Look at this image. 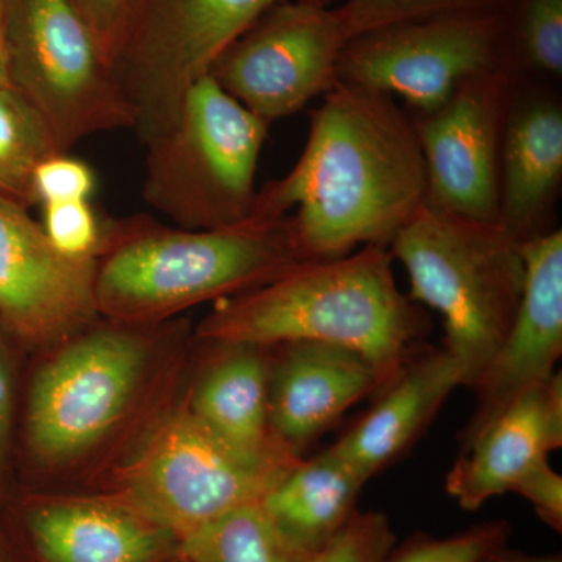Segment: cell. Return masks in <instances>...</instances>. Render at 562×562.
Segmentation results:
<instances>
[{"label":"cell","instance_id":"11","mask_svg":"<svg viewBox=\"0 0 562 562\" xmlns=\"http://www.w3.org/2000/svg\"><path fill=\"white\" fill-rule=\"evenodd\" d=\"M347 44L338 9L283 0L217 58L210 76L262 121L299 113L338 83Z\"/></svg>","mask_w":562,"mask_h":562},{"label":"cell","instance_id":"34","mask_svg":"<svg viewBox=\"0 0 562 562\" xmlns=\"http://www.w3.org/2000/svg\"><path fill=\"white\" fill-rule=\"evenodd\" d=\"M11 83L9 43H7L5 0H0V87Z\"/></svg>","mask_w":562,"mask_h":562},{"label":"cell","instance_id":"10","mask_svg":"<svg viewBox=\"0 0 562 562\" xmlns=\"http://www.w3.org/2000/svg\"><path fill=\"white\" fill-rule=\"evenodd\" d=\"M509 3L361 33L344 46L338 81L401 95L417 113H431L465 80L508 69Z\"/></svg>","mask_w":562,"mask_h":562},{"label":"cell","instance_id":"7","mask_svg":"<svg viewBox=\"0 0 562 562\" xmlns=\"http://www.w3.org/2000/svg\"><path fill=\"white\" fill-rule=\"evenodd\" d=\"M302 460L236 449L191 413L180 390L168 413L98 492L116 495L181 541L225 514L260 503Z\"/></svg>","mask_w":562,"mask_h":562},{"label":"cell","instance_id":"18","mask_svg":"<svg viewBox=\"0 0 562 562\" xmlns=\"http://www.w3.org/2000/svg\"><path fill=\"white\" fill-rule=\"evenodd\" d=\"M422 349L376 392L371 409L330 447L366 482L401 460L452 391L465 386L461 366L449 351Z\"/></svg>","mask_w":562,"mask_h":562},{"label":"cell","instance_id":"23","mask_svg":"<svg viewBox=\"0 0 562 562\" xmlns=\"http://www.w3.org/2000/svg\"><path fill=\"white\" fill-rule=\"evenodd\" d=\"M54 154L57 143L35 105L13 85L0 87V194L35 205L33 176Z\"/></svg>","mask_w":562,"mask_h":562},{"label":"cell","instance_id":"9","mask_svg":"<svg viewBox=\"0 0 562 562\" xmlns=\"http://www.w3.org/2000/svg\"><path fill=\"white\" fill-rule=\"evenodd\" d=\"M11 83L69 154L95 133L133 128L98 36L74 0H5Z\"/></svg>","mask_w":562,"mask_h":562},{"label":"cell","instance_id":"26","mask_svg":"<svg viewBox=\"0 0 562 562\" xmlns=\"http://www.w3.org/2000/svg\"><path fill=\"white\" fill-rule=\"evenodd\" d=\"M512 525L487 520L450 538L436 539L416 535L394 547L386 562H480L498 547L506 546Z\"/></svg>","mask_w":562,"mask_h":562},{"label":"cell","instance_id":"32","mask_svg":"<svg viewBox=\"0 0 562 562\" xmlns=\"http://www.w3.org/2000/svg\"><path fill=\"white\" fill-rule=\"evenodd\" d=\"M101 43L106 60L131 0H74ZM110 63V61H109Z\"/></svg>","mask_w":562,"mask_h":562},{"label":"cell","instance_id":"1","mask_svg":"<svg viewBox=\"0 0 562 562\" xmlns=\"http://www.w3.org/2000/svg\"><path fill=\"white\" fill-rule=\"evenodd\" d=\"M188 317L99 316L29 353L14 431L16 484L98 492L179 397L194 351Z\"/></svg>","mask_w":562,"mask_h":562},{"label":"cell","instance_id":"24","mask_svg":"<svg viewBox=\"0 0 562 562\" xmlns=\"http://www.w3.org/2000/svg\"><path fill=\"white\" fill-rule=\"evenodd\" d=\"M508 69L524 68L560 79L562 0H512L506 36Z\"/></svg>","mask_w":562,"mask_h":562},{"label":"cell","instance_id":"28","mask_svg":"<svg viewBox=\"0 0 562 562\" xmlns=\"http://www.w3.org/2000/svg\"><path fill=\"white\" fill-rule=\"evenodd\" d=\"M29 350L0 322V498L16 484L14 431Z\"/></svg>","mask_w":562,"mask_h":562},{"label":"cell","instance_id":"15","mask_svg":"<svg viewBox=\"0 0 562 562\" xmlns=\"http://www.w3.org/2000/svg\"><path fill=\"white\" fill-rule=\"evenodd\" d=\"M522 301L505 341L471 390L476 405L460 435L461 452L513 403L557 373L562 355V232L520 243Z\"/></svg>","mask_w":562,"mask_h":562},{"label":"cell","instance_id":"3","mask_svg":"<svg viewBox=\"0 0 562 562\" xmlns=\"http://www.w3.org/2000/svg\"><path fill=\"white\" fill-rule=\"evenodd\" d=\"M390 249L364 246L335 260L302 261L194 325L199 341L279 346L312 341L358 351L386 383L422 347L427 319L398 290Z\"/></svg>","mask_w":562,"mask_h":562},{"label":"cell","instance_id":"36","mask_svg":"<svg viewBox=\"0 0 562 562\" xmlns=\"http://www.w3.org/2000/svg\"><path fill=\"white\" fill-rule=\"evenodd\" d=\"M297 2L310 3V5L322 7V9H328L335 0H297Z\"/></svg>","mask_w":562,"mask_h":562},{"label":"cell","instance_id":"12","mask_svg":"<svg viewBox=\"0 0 562 562\" xmlns=\"http://www.w3.org/2000/svg\"><path fill=\"white\" fill-rule=\"evenodd\" d=\"M2 520L20 562H172L180 539L109 492L14 484Z\"/></svg>","mask_w":562,"mask_h":562},{"label":"cell","instance_id":"14","mask_svg":"<svg viewBox=\"0 0 562 562\" xmlns=\"http://www.w3.org/2000/svg\"><path fill=\"white\" fill-rule=\"evenodd\" d=\"M27 210L0 194V322L33 353L99 313L94 262L58 254Z\"/></svg>","mask_w":562,"mask_h":562},{"label":"cell","instance_id":"17","mask_svg":"<svg viewBox=\"0 0 562 562\" xmlns=\"http://www.w3.org/2000/svg\"><path fill=\"white\" fill-rule=\"evenodd\" d=\"M271 360L272 346L195 339L181 395L199 420L236 449L255 457L302 460L272 438Z\"/></svg>","mask_w":562,"mask_h":562},{"label":"cell","instance_id":"27","mask_svg":"<svg viewBox=\"0 0 562 562\" xmlns=\"http://www.w3.org/2000/svg\"><path fill=\"white\" fill-rule=\"evenodd\" d=\"M52 247L80 262H94L101 254L105 224L90 201L58 202L43 205L40 222Z\"/></svg>","mask_w":562,"mask_h":562},{"label":"cell","instance_id":"16","mask_svg":"<svg viewBox=\"0 0 562 562\" xmlns=\"http://www.w3.org/2000/svg\"><path fill=\"white\" fill-rule=\"evenodd\" d=\"M386 384L358 351L297 341L272 346L269 425L272 438L294 457L328 430L355 403Z\"/></svg>","mask_w":562,"mask_h":562},{"label":"cell","instance_id":"6","mask_svg":"<svg viewBox=\"0 0 562 562\" xmlns=\"http://www.w3.org/2000/svg\"><path fill=\"white\" fill-rule=\"evenodd\" d=\"M269 127L210 74L202 77L184 95L171 131L146 144L144 202L188 231L246 221Z\"/></svg>","mask_w":562,"mask_h":562},{"label":"cell","instance_id":"31","mask_svg":"<svg viewBox=\"0 0 562 562\" xmlns=\"http://www.w3.org/2000/svg\"><path fill=\"white\" fill-rule=\"evenodd\" d=\"M513 492L530 503L543 524L553 531H562V476L553 471L549 460L536 464Z\"/></svg>","mask_w":562,"mask_h":562},{"label":"cell","instance_id":"8","mask_svg":"<svg viewBox=\"0 0 562 562\" xmlns=\"http://www.w3.org/2000/svg\"><path fill=\"white\" fill-rule=\"evenodd\" d=\"M283 0H131L110 66L146 146L171 131L184 95L217 58Z\"/></svg>","mask_w":562,"mask_h":562},{"label":"cell","instance_id":"22","mask_svg":"<svg viewBox=\"0 0 562 562\" xmlns=\"http://www.w3.org/2000/svg\"><path fill=\"white\" fill-rule=\"evenodd\" d=\"M310 554L286 538L261 508L243 506L181 539V562H305Z\"/></svg>","mask_w":562,"mask_h":562},{"label":"cell","instance_id":"5","mask_svg":"<svg viewBox=\"0 0 562 562\" xmlns=\"http://www.w3.org/2000/svg\"><path fill=\"white\" fill-rule=\"evenodd\" d=\"M387 249L408 272V297L441 314L442 347L461 366L465 387H472L519 312L525 281L520 241L498 222L424 203Z\"/></svg>","mask_w":562,"mask_h":562},{"label":"cell","instance_id":"19","mask_svg":"<svg viewBox=\"0 0 562 562\" xmlns=\"http://www.w3.org/2000/svg\"><path fill=\"white\" fill-rule=\"evenodd\" d=\"M562 447V376L513 403L462 450L447 473L446 491L465 512L513 492L522 476Z\"/></svg>","mask_w":562,"mask_h":562},{"label":"cell","instance_id":"13","mask_svg":"<svg viewBox=\"0 0 562 562\" xmlns=\"http://www.w3.org/2000/svg\"><path fill=\"white\" fill-rule=\"evenodd\" d=\"M512 83L508 69L473 77L438 110L414 121L427 205L501 224L502 144Z\"/></svg>","mask_w":562,"mask_h":562},{"label":"cell","instance_id":"21","mask_svg":"<svg viewBox=\"0 0 562 562\" xmlns=\"http://www.w3.org/2000/svg\"><path fill=\"white\" fill-rule=\"evenodd\" d=\"M366 483L328 447L310 460L303 458L260 505L295 547L313 554L349 524Z\"/></svg>","mask_w":562,"mask_h":562},{"label":"cell","instance_id":"20","mask_svg":"<svg viewBox=\"0 0 562 562\" xmlns=\"http://www.w3.org/2000/svg\"><path fill=\"white\" fill-rule=\"evenodd\" d=\"M562 180V110L550 99L509 105L501 160V225L517 241L542 235Z\"/></svg>","mask_w":562,"mask_h":562},{"label":"cell","instance_id":"30","mask_svg":"<svg viewBox=\"0 0 562 562\" xmlns=\"http://www.w3.org/2000/svg\"><path fill=\"white\" fill-rule=\"evenodd\" d=\"M98 180L88 162L69 154H54L41 161L33 176V195L41 206L49 203L90 201Z\"/></svg>","mask_w":562,"mask_h":562},{"label":"cell","instance_id":"4","mask_svg":"<svg viewBox=\"0 0 562 562\" xmlns=\"http://www.w3.org/2000/svg\"><path fill=\"white\" fill-rule=\"evenodd\" d=\"M302 261L291 214H250L211 231L135 214L106 221L94 261L95 308L109 319L160 324L265 286Z\"/></svg>","mask_w":562,"mask_h":562},{"label":"cell","instance_id":"37","mask_svg":"<svg viewBox=\"0 0 562 562\" xmlns=\"http://www.w3.org/2000/svg\"><path fill=\"white\" fill-rule=\"evenodd\" d=\"M172 562H181V561H180V558H177V560H176V561H172Z\"/></svg>","mask_w":562,"mask_h":562},{"label":"cell","instance_id":"35","mask_svg":"<svg viewBox=\"0 0 562 562\" xmlns=\"http://www.w3.org/2000/svg\"><path fill=\"white\" fill-rule=\"evenodd\" d=\"M0 562H20L16 553H14L13 546H11L5 527H3L2 498H0Z\"/></svg>","mask_w":562,"mask_h":562},{"label":"cell","instance_id":"29","mask_svg":"<svg viewBox=\"0 0 562 562\" xmlns=\"http://www.w3.org/2000/svg\"><path fill=\"white\" fill-rule=\"evenodd\" d=\"M395 541L386 514L357 512L327 546L305 562H386Z\"/></svg>","mask_w":562,"mask_h":562},{"label":"cell","instance_id":"33","mask_svg":"<svg viewBox=\"0 0 562 562\" xmlns=\"http://www.w3.org/2000/svg\"><path fill=\"white\" fill-rule=\"evenodd\" d=\"M480 562H562L561 554H531L509 549L508 543L484 557Z\"/></svg>","mask_w":562,"mask_h":562},{"label":"cell","instance_id":"2","mask_svg":"<svg viewBox=\"0 0 562 562\" xmlns=\"http://www.w3.org/2000/svg\"><path fill=\"white\" fill-rule=\"evenodd\" d=\"M427 179L414 121L384 92L338 83L314 111L301 158L257 192L250 214H292L305 261L355 247L390 246L425 203Z\"/></svg>","mask_w":562,"mask_h":562},{"label":"cell","instance_id":"25","mask_svg":"<svg viewBox=\"0 0 562 562\" xmlns=\"http://www.w3.org/2000/svg\"><path fill=\"white\" fill-rule=\"evenodd\" d=\"M512 0H347L339 7L347 41L401 22L460 11L503 9Z\"/></svg>","mask_w":562,"mask_h":562}]
</instances>
